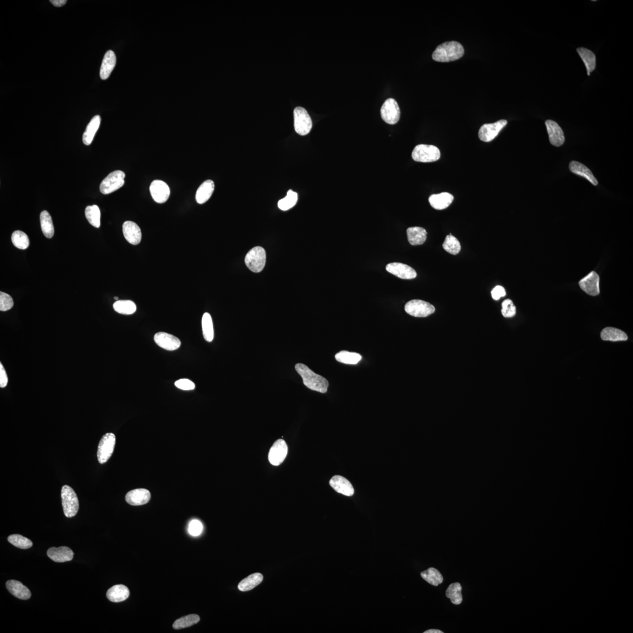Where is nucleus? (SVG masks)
<instances>
[{
    "mask_svg": "<svg viewBox=\"0 0 633 633\" xmlns=\"http://www.w3.org/2000/svg\"><path fill=\"white\" fill-rule=\"evenodd\" d=\"M215 190V184L212 180L208 179L204 182L198 188L196 193V201L199 204H203L207 202Z\"/></svg>",
    "mask_w": 633,
    "mask_h": 633,
    "instance_id": "bb28decb",
    "label": "nucleus"
},
{
    "mask_svg": "<svg viewBox=\"0 0 633 633\" xmlns=\"http://www.w3.org/2000/svg\"><path fill=\"white\" fill-rule=\"evenodd\" d=\"M106 596L110 601L119 603L126 601L129 597L130 591L124 585L117 584L110 588Z\"/></svg>",
    "mask_w": 633,
    "mask_h": 633,
    "instance_id": "393cba45",
    "label": "nucleus"
},
{
    "mask_svg": "<svg viewBox=\"0 0 633 633\" xmlns=\"http://www.w3.org/2000/svg\"><path fill=\"white\" fill-rule=\"evenodd\" d=\"M203 526L200 521L194 520L191 521L189 527V532L191 535L198 536L201 535Z\"/></svg>",
    "mask_w": 633,
    "mask_h": 633,
    "instance_id": "de8ad7c7",
    "label": "nucleus"
},
{
    "mask_svg": "<svg viewBox=\"0 0 633 633\" xmlns=\"http://www.w3.org/2000/svg\"><path fill=\"white\" fill-rule=\"evenodd\" d=\"M464 54L465 50L461 43L450 41L438 46L432 54V58L437 62H448L458 60Z\"/></svg>",
    "mask_w": 633,
    "mask_h": 633,
    "instance_id": "f03ea898",
    "label": "nucleus"
},
{
    "mask_svg": "<svg viewBox=\"0 0 633 633\" xmlns=\"http://www.w3.org/2000/svg\"><path fill=\"white\" fill-rule=\"evenodd\" d=\"M443 247L445 251L454 255L461 251V245L458 239L451 234L447 235L445 239Z\"/></svg>",
    "mask_w": 633,
    "mask_h": 633,
    "instance_id": "79ce46f5",
    "label": "nucleus"
},
{
    "mask_svg": "<svg viewBox=\"0 0 633 633\" xmlns=\"http://www.w3.org/2000/svg\"><path fill=\"white\" fill-rule=\"evenodd\" d=\"M599 281V275L592 271L586 277L580 280L579 284L585 293L589 295L596 296L600 294Z\"/></svg>",
    "mask_w": 633,
    "mask_h": 633,
    "instance_id": "2eb2a0df",
    "label": "nucleus"
},
{
    "mask_svg": "<svg viewBox=\"0 0 633 633\" xmlns=\"http://www.w3.org/2000/svg\"><path fill=\"white\" fill-rule=\"evenodd\" d=\"M454 197L448 193L433 194L429 198L430 205L437 210L447 208L454 201Z\"/></svg>",
    "mask_w": 633,
    "mask_h": 633,
    "instance_id": "4be33fe9",
    "label": "nucleus"
},
{
    "mask_svg": "<svg viewBox=\"0 0 633 633\" xmlns=\"http://www.w3.org/2000/svg\"><path fill=\"white\" fill-rule=\"evenodd\" d=\"M266 262V253L260 246L252 248L246 255L245 262L250 270L254 273L262 272Z\"/></svg>",
    "mask_w": 633,
    "mask_h": 633,
    "instance_id": "20e7f679",
    "label": "nucleus"
},
{
    "mask_svg": "<svg viewBox=\"0 0 633 633\" xmlns=\"http://www.w3.org/2000/svg\"><path fill=\"white\" fill-rule=\"evenodd\" d=\"M421 575L423 579L433 586H437L443 582V577L439 570L434 568H430L421 573Z\"/></svg>",
    "mask_w": 633,
    "mask_h": 633,
    "instance_id": "f704fd0d",
    "label": "nucleus"
},
{
    "mask_svg": "<svg viewBox=\"0 0 633 633\" xmlns=\"http://www.w3.org/2000/svg\"><path fill=\"white\" fill-rule=\"evenodd\" d=\"M412 157L415 161L431 163L439 160L440 152L435 146L419 145L415 147Z\"/></svg>",
    "mask_w": 633,
    "mask_h": 633,
    "instance_id": "39448f33",
    "label": "nucleus"
},
{
    "mask_svg": "<svg viewBox=\"0 0 633 633\" xmlns=\"http://www.w3.org/2000/svg\"><path fill=\"white\" fill-rule=\"evenodd\" d=\"M200 620V617L197 614H190V615L176 620L173 624V628L175 630H179V629L190 627L198 623Z\"/></svg>",
    "mask_w": 633,
    "mask_h": 633,
    "instance_id": "ea45409f",
    "label": "nucleus"
},
{
    "mask_svg": "<svg viewBox=\"0 0 633 633\" xmlns=\"http://www.w3.org/2000/svg\"><path fill=\"white\" fill-rule=\"evenodd\" d=\"M61 499L65 516L68 518L75 517L79 508L78 498L75 491L68 485H64L61 489Z\"/></svg>",
    "mask_w": 633,
    "mask_h": 633,
    "instance_id": "7ed1b4c3",
    "label": "nucleus"
},
{
    "mask_svg": "<svg viewBox=\"0 0 633 633\" xmlns=\"http://www.w3.org/2000/svg\"><path fill=\"white\" fill-rule=\"evenodd\" d=\"M546 125L551 145L556 147L564 145L565 141V135L564 131L559 125L551 120H547Z\"/></svg>",
    "mask_w": 633,
    "mask_h": 633,
    "instance_id": "f3484780",
    "label": "nucleus"
},
{
    "mask_svg": "<svg viewBox=\"0 0 633 633\" xmlns=\"http://www.w3.org/2000/svg\"><path fill=\"white\" fill-rule=\"evenodd\" d=\"M14 305L12 297L9 294L0 292V310L6 311L12 308Z\"/></svg>",
    "mask_w": 633,
    "mask_h": 633,
    "instance_id": "49530a36",
    "label": "nucleus"
},
{
    "mask_svg": "<svg viewBox=\"0 0 633 633\" xmlns=\"http://www.w3.org/2000/svg\"><path fill=\"white\" fill-rule=\"evenodd\" d=\"M462 587L459 583H451L449 585L446 592L447 598L450 599L453 604L459 605L463 602L462 595Z\"/></svg>",
    "mask_w": 633,
    "mask_h": 633,
    "instance_id": "c9c22d12",
    "label": "nucleus"
},
{
    "mask_svg": "<svg viewBox=\"0 0 633 633\" xmlns=\"http://www.w3.org/2000/svg\"><path fill=\"white\" fill-rule=\"evenodd\" d=\"M8 384V377L2 364H0V387L5 388Z\"/></svg>",
    "mask_w": 633,
    "mask_h": 633,
    "instance_id": "3c124183",
    "label": "nucleus"
},
{
    "mask_svg": "<svg viewBox=\"0 0 633 633\" xmlns=\"http://www.w3.org/2000/svg\"><path fill=\"white\" fill-rule=\"evenodd\" d=\"M101 122L100 116H95L92 119L83 135V142L84 145L89 146L93 143L95 135L100 127Z\"/></svg>",
    "mask_w": 633,
    "mask_h": 633,
    "instance_id": "cd10ccee",
    "label": "nucleus"
},
{
    "mask_svg": "<svg viewBox=\"0 0 633 633\" xmlns=\"http://www.w3.org/2000/svg\"><path fill=\"white\" fill-rule=\"evenodd\" d=\"M506 295V290L501 286H496L491 291V296L493 299L498 300L500 298L505 297Z\"/></svg>",
    "mask_w": 633,
    "mask_h": 633,
    "instance_id": "8fccbe9b",
    "label": "nucleus"
},
{
    "mask_svg": "<svg viewBox=\"0 0 633 633\" xmlns=\"http://www.w3.org/2000/svg\"><path fill=\"white\" fill-rule=\"evenodd\" d=\"M407 236L412 245H421L426 241L427 232L423 228L411 227L407 230Z\"/></svg>",
    "mask_w": 633,
    "mask_h": 633,
    "instance_id": "c85d7f7f",
    "label": "nucleus"
},
{
    "mask_svg": "<svg viewBox=\"0 0 633 633\" xmlns=\"http://www.w3.org/2000/svg\"><path fill=\"white\" fill-rule=\"evenodd\" d=\"M123 233L125 239L129 244L138 245L142 241L141 228L134 222L126 221L123 224Z\"/></svg>",
    "mask_w": 633,
    "mask_h": 633,
    "instance_id": "a211bd4d",
    "label": "nucleus"
},
{
    "mask_svg": "<svg viewBox=\"0 0 633 633\" xmlns=\"http://www.w3.org/2000/svg\"><path fill=\"white\" fill-rule=\"evenodd\" d=\"M116 64V57L115 53L111 50L107 52L103 60L101 67L100 76L102 79H108L111 74Z\"/></svg>",
    "mask_w": 633,
    "mask_h": 633,
    "instance_id": "b1692460",
    "label": "nucleus"
},
{
    "mask_svg": "<svg viewBox=\"0 0 633 633\" xmlns=\"http://www.w3.org/2000/svg\"><path fill=\"white\" fill-rule=\"evenodd\" d=\"M386 270L397 278L402 279H413L417 277V272L408 265L400 263H389Z\"/></svg>",
    "mask_w": 633,
    "mask_h": 633,
    "instance_id": "dca6fc26",
    "label": "nucleus"
},
{
    "mask_svg": "<svg viewBox=\"0 0 633 633\" xmlns=\"http://www.w3.org/2000/svg\"><path fill=\"white\" fill-rule=\"evenodd\" d=\"M126 174L122 171L117 170L109 174L101 184L100 191L103 194H111L124 185Z\"/></svg>",
    "mask_w": 633,
    "mask_h": 633,
    "instance_id": "423d86ee",
    "label": "nucleus"
},
{
    "mask_svg": "<svg viewBox=\"0 0 633 633\" xmlns=\"http://www.w3.org/2000/svg\"><path fill=\"white\" fill-rule=\"evenodd\" d=\"M404 310L408 314L416 318H426L435 311L433 305L421 300H412L408 302Z\"/></svg>",
    "mask_w": 633,
    "mask_h": 633,
    "instance_id": "6e6552de",
    "label": "nucleus"
},
{
    "mask_svg": "<svg viewBox=\"0 0 633 633\" xmlns=\"http://www.w3.org/2000/svg\"><path fill=\"white\" fill-rule=\"evenodd\" d=\"M114 299H115V300H116L117 301V300H119V298H118V297H114Z\"/></svg>",
    "mask_w": 633,
    "mask_h": 633,
    "instance_id": "5fc2aeb1",
    "label": "nucleus"
},
{
    "mask_svg": "<svg viewBox=\"0 0 633 633\" xmlns=\"http://www.w3.org/2000/svg\"><path fill=\"white\" fill-rule=\"evenodd\" d=\"M50 2L52 3L54 6L60 7L65 5L66 3H67V1H66V0H50Z\"/></svg>",
    "mask_w": 633,
    "mask_h": 633,
    "instance_id": "603ef678",
    "label": "nucleus"
},
{
    "mask_svg": "<svg viewBox=\"0 0 633 633\" xmlns=\"http://www.w3.org/2000/svg\"><path fill=\"white\" fill-rule=\"evenodd\" d=\"M577 52L578 53L581 60H583L585 66H586L587 75H590L591 73L593 72L596 68L595 55L591 51L584 49V48H579V49H577Z\"/></svg>",
    "mask_w": 633,
    "mask_h": 633,
    "instance_id": "473e14b6",
    "label": "nucleus"
},
{
    "mask_svg": "<svg viewBox=\"0 0 633 633\" xmlns=\"http://www.w3.org/2000/svg\"><path fill=\"white\" fill-rule=\"evenodd\" d=\"M8 540L10 544L13 545L14 546L22 550L29 549L32 547V542L31 540L21 535L14 534L10 535L8 537Z\"/></svg>",
    "mask_w": 633,
    "mask_h": 633,
    "instance_id": "c03bdc74",
    "label": "nucleus"
},
{
    "mask_svg": "<svg viewBox=\"0 0 633 633\" xmlns=\"http://www.w3.org/2000/svg\"><path fill=\"white\" fill-rule=\"evenodd\" d=\"M150 191L154 201L158 204L165 203L170 196V188L161 180H154L151 184Z\"/></svg>",
    "mask_w": 633,
    "mask_h": 633,
    "instance_id": "ddd939ff",
    "label": "nucleus"
},
{
    "mask_svg": "<svg viewBox=\"0 0 633 633\" xmlns=\"http://www.w3.org/2000/svg\"><path fill=\"white\" fill-rule=\"evenodd\" d=\"M113 308L118 313L130 315L137 310L135 304L131 300H117L113 304Z\"/></svg>",
    "mask_w": 633,
    "mask_h": 633,
    "instance_id": "e433bc0d",
    "label": "nucleus"
},
{
    "mask_svg": "<svg viewBox=\"0 0 633 633\" xmlns=\"http://www.w3.org/2000/svg\"><path fill=\"white\" fill-rule=\"evenodd\" d=\"M507 124V121L506 120H500L493 123L484 124L478 131V137L481 141L491 142L499 135Z\"/></svg>",
    "mask_w": 633,
    "mask_h": 633,
    "instance_id": "9b49d317",
    "label": "nucleus"
},
{
    "mask_svg": "<svg viewBox=\"0 0 633 633\" xmlns=\"http://www.w3.org/2000/svg\"><path fill=\"white\" fill-rule=\"evenodd\" d=\"M383 120L389 124H395L400 119V111L398 104L394 99L389 98L386 100L381 109Z\"/></svg>",
    "mask_w": 633,
    "mask_h": 633,
    "instance_id": "9d476101",
    "label": "nucleus"
},
{
    "mask_svg": "<svg viewBox=\"0 0 633 633\" xmlns=\"http://www.w3.org/2000/svg\"><path fill=\"white\" fill-rule=\"evenodd\" d=\"M154 340L157 345L167 351H175L182 345L181 341L177 337L164 332L156 333Z\"/></svg>",
    "mask_w": 633,
    "mask_h": 633,
    "instance_id": "4468645a",
    "label": "nucleus"
},
{
    "mask_svg": "<svg viewBox=\"0 0 633 633\" xmlns=\"http://www.w3.org/2000/svg\"><path fill=\"white\" fill-rule=\"evenodd\" d=\"M73 551L66 547L51 548L47 551L48 557L55 562L71 561L73 558Z\"/></svg>",
    "mask_w": 633,
    "mask_h": 633,
    "instance_id": "412c9836",
    "label": "nucleus"
},
{
    "mask_svg": "<svg viewBox=\"0 0 633 633\" xmlns=\"http://www.w3.org/2000/svg\"><path fill=\"white\" fill-rule=\"evenodd\" d=\"M335 358L338 362L351 364V365H355L358 364L362 359V356L358 354V353L351 352L347 351H342L335 356Z\"/></svg>",
    "mask_w": 633,
    "mask_h": 633,
    "instance_id": "4c0bfd02",
    "label": "nucleus"
},
{
    "mask_svg": "<svg viewBox=\"0 0 633 633\" xmlns=\"http://www.w3.org/2000/svg\"><path fill=\"white\" fill-rule=\"evenodd\" d=\"M175 386L176 388L184 390V391H191L196 388L194 383L188 379H181L176 381L175 382Z\"/></svg>",
    "mask_w": 633,
    "mask_h": 633,
    "instance_id": "09e8293b",
    "label": "nucleus"
},
{
    "mask_svg": "<svg viewBox=\"0 0 633 633\" xmlns=\"http://www.w3.org/2000/svg\"><path fill=\"white\" fill-rule=\"evenodd\" d=\"M601 336L604 341H623L628 339L627 334L624 331L613 327H606L603 329Z\"/></svg>",
    "mask_w": 633,
    "mask_h": 633,
    "instance_id": "7c9ffc66",
    "label": "nucleus"
},
{
    "mask_svg": "<svg viewBox=\"0 0 633 633\" xmlns=\"http://www.w3.org/2000/svg\"><path fill=\"white\" fill-rule=\"evenodd\" d=\"M263 579V576L262 574L259 573H255L252 574L244 579H243L238 584V589L239 591L242 592H247L251 591L253 589L262 582Z\"/></svg>",
    "mask_w": 633,
    "mask_h": 633,
    "instance_id": "c756f323",
    "label": "nucleus"
},
{
    "mask_svg": "<svg viewBox=\"0 0 633 633\" xmlns=\"http://www.w3.org/2000/svg\"><path fill=\"white\" fill-rule=\"evenodd\" d=\"M40 222L44 236L49 239L52 238L55 233L54 227L52 218L49 212L43 211L40 213Z\"/></svg>",
    "mask_w": 633,
    "mask_h": 633,
    "instance_id": "2f4dec72",
    "label": "nucleus"
},
{
    "mask_svg": "<svg viewBox=\"0 0 633 633\" xmlns=\"http://www.w3.org/2000/svg\"><path fill=\"white\" fill-rule=\"evenodd\" d=\"M151 494L149 490L145 488L133 489L126 495V501L130 505L134 506H142L150 501Z\"/></svg>",
    "mask_w": 633,
    "mask_h": 633,
    "instance_id": "6ab92c4d",
    "label": "nucleus"
},
{
    "mask_svg": "<svg viewBox=\"0 0 633 633\" xmlns=\"http://www.w3.org/2000/svg\"><path fill=\"white\" fill-rule=\"evenodd\" d=\"M202 328L204 339L208 342H211L214 337V330L211 315L208 312H205L202 316Z\"/></svg>",
    "mask_w": 633,
    "mask_h": 633,
    "instance_id": "72a5a7b5",
    "label": "nucleus"
},
{
    "mask_svg": "<svg viewBox=\"0 0 633 633\" xmlns=\"http://www.w3.org/2000/svg\"><path fill=\"white\" fill-rule=\"evenodd\" d=\"M86 218L92 225L99 228L101 226V211L98 206H88L85 209Z\"/></svg>",
    "mask_w": 633,
    "mask_h": 633,
    "instance_id": "58836bf2",
    "label": "nucleus"
},
{
    "mask_svg": "<svg viewBox=\"0 0 633 633\" xmlns=\"http://www.w3.org/2000/svg\"><path fill=\"white\" fill-rule=\"evenodd\" d=\"M6 587L10 593L18 599L28 600L31 598L30 591L20 581L14 580L7 581Z\"/></svg>",
    "mask_w": 633,
    "mask_h": 633,
    "instance_id": "5701e85b",
    "label": "nucleus"
},
{
    "mask_svg": "<svg viewBox=\"0 0 633 633\" xmlns=\"http://www.w3.org/2000/svg\"><path fill=\"white\" fill-rule=\"evenodd\" d=\"M569 169L574 174L580 175L587 179L592 185L595 186L598 185V180L595 177L593 173L586 166L579 162L575 161L570 162Z\"/></svg>",
    "mask_w": 633,
    "mask_h": 633,
    "instance_id": "a878e982",
    "label": "nucleus"
},
{
    "mask_svg": "<svg viewBox=\"0 0 633 633\" xmlns=\"http://www.w3.org/2000/svg\"><path fill=\"white\" fill-rule=\"evenodd\" d=\"M297 200V193L292 190H289L286 197L279 201L278 207L282 211H288L296 205Z\"/></svg>",
    "mask_w": 633,
    "mask_h": 633,
    "instance_id": "a19ab883",
    "label": "nucleus"
},
{
    "mask_svg": "<svg viewBox=\"0 0 633 633\" xmlns=\"http://www.w3.org/2000/svg\"><path fill=\"white\" fill-rule=\"evenodd\" d=\"M294 128L297 134L305 135L310 132L312 126L310 115L305 109L297 107L294 110Z\"/></svg>",
    "mask_w": 633,
    "mask_h": 633,
    "instance_id": "0eeeda50",
    "label": "nucleus"
},
{
    "mask_svg": "<svg viewBox=\"0 0 633 633\" xmlns=\"http://www.w3.org/2000/svg\"><path fill=\"white\" fill-rule=\"evenodd\" d=\"M288 453V447L283 439L276 441L268 453V459L271 465L279 466L285 461Z\"/></svg>",
    "mask_w": 633,
    "mask_h": 633,
    "instance_id": "f8f14e48",
    "label": "nucleus"
},
{
    "mask_svg": "<svg viewBox=\"0 0 633 633\" xmlns=\"http://www.w3.org/2000/svg\"><path fill=\"white\" fill-rule=\"evenodd\" d=\"M116 444V436L112 433H106L99 442L98 459L99 463L104 464L111 457Z\"/></svg>",
    "mask_w": 633,
    "mask_h": 633,
    "instance_id": "1a4fd4ad",
    "label": "nucleus"
},
{
    "mask_svg": "<svg viewBox=\"0 0 633 633\" xmlns=\"http://www.w3.org/2000/svg\"><path fill=\"white\" fill-rule=\"evenodd\" d=\"M502 312L504 318H513L516 314V307L510 299L504 300L502 303Z\"/></svg>",
    "mask_w": 633,
    "mask_h": 633,
    "instance_id": "a18cd8bd",
    "label": "nucleus"
},
{
    "mask_svg": "<svg viewBox=\"0 0 633 633\" xmlns=\"http://www.w3.org/2000/svg\"><path fill=\"white\" fill-rule=\"evenodd\" d=\"M424 633H443L442 631L437 630V629H431L424 632Z\"/></svg>",
    "mask_w": 633,
    "mask_h": 633,
    "instance_id": "864d4df0",
    "label": "nucleus"
},
{
    "mask_svg": "<svg viewBox=\"0 0 633 633\" xmlns=\"http://www.w3.org/2000/svg\"><path fill=\"white\" fill-rule=\"evenodd\" d=\"M330 484L335 490L343 495L350 496L354 494V489L350 482L343 477L334 476L330 480Z\"/></svg>",
    "mask_w": 633,
    "mask_h": 633,
    "instance_id": "aec40b11",
    "label": "nucleus"
},
{
    "mask_svg": "<svg viewBox=\"0 0 633 633\" xmlns=\"http://www.w3.org/2000/svg\"><path fill=\"white\" fill-rule=\"evenodd\" d=\"M295 369L302 378L303 384L308 388L323 393L327 392L329 383L326 378L316 374L303 364H297Z\"/></svg>",
    "mask_w": 633,
    "mask_h": 633,
    "instance_id": "f257e3e1",
    "label": "nucleus"
},
{
    "mask_svg": "<svg viewBox=\"0 0 633 633\" xmlns=\"http://www.w3.org/2000/svg\"><path fill=\"white\" fill-rule=\"evenodd\" d=\"M12 241L13 245L18 249H26L29 245L28 237L23 231L14 232L12 236Z\"/></svg>",
    "mask_w": 633,
    "mask_h": 633,
    "instance_id": "37998d69",
    "label": "nucleus"
}]
</instances>
